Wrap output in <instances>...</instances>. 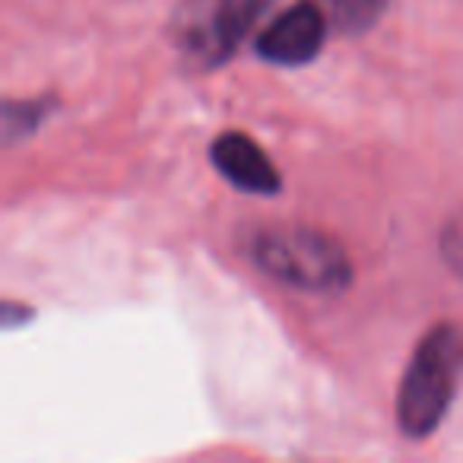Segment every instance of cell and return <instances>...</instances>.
Here are the masks:
<instances>
[{
	"instance_id": "9",
	"label": "cell",
	"mask_w": 463,
	"mask_h": 463,
	"mask_svg": "<svg viewBox=\"0 0 463 463\" xmlns=\"http://www.w3.org/2000/svg\"><path fill=\"white\" fill-rule=\"evenodd\" d=\"M29 317V308H23V305H14V302H7L4 305V327H16V321H26Z\"/></svg>"
},
{
	"instance_id": "3",
	"label": "cell",
	"mask_w": 463,
	"mask_h": 463,
	"mask_svg": "<svg viewBox=\"0 0 463 463\" xmlns=\"http://www.w3.org/2000/svg\"><path fill=\"white\" fill-rule=\"evenodd\" d=\"M270 4L277 0H206L203 14L187 26V48L200 64H222L248 39Z\"/></svg>"
},
{
	"instance_id": "5",
	"label": "cell",
	"mask_w": 463,
	"mask_h": 463,
	"mask_svg": "<svg viewBox=\"0 0 463 463\" xmlns=\"http://www.w3.org/2000/svg\"><path fill=\"white\" fill-rule=\"evenodd\" d=\"M210 159L216 172L229 181L232 187H239L245 194H258V197H273L279 194L283 181L267 153L251 140V137L239 134V130H225L213 140Z\"/></svg>"
},
{
	"instance_id": "2",
	"label": "cell",
	"mask_w": 463,
	"mask_h": 463,
	"mask_svg": "<svg viewBox=\"0 0 463 463\" xmlns=\"http://www.w3.org/2000/svg\"><path fill=\"white\" fill-rule=\"evenodd\" d=\"M463 374V327L444 321L419 340L397 393V422L410 438H425L448 416Z\"/></svg>"
},
{
	"instance_id": "8",
	"label": "cell",
	"mask_w": 463,
	"mask_h": 463,
	"mask_svg": "<svg viewBox=\"0 0 463 463\" xmlns=\"http://www.w3.org/2000/svg\"><path fill=\"white\" fill-rule=\"evenodd\" d=\"M438 248H441V258L448 264V270L463 279V206L444 222Z\"/></svg>"
},
{
	"instance_id": "4",
	"label": "cell",
	"mask_w": 463,
	"mask_h": 463,
	"mask_svg": "<svg viewBox=\"0 0 463 463\" xmlns=\"http://www.w3.org/2000/svg\"><path fill=\"white\" fill-rule=\"evenodd\" d=\"M330 20L317 0L292 4L289 10L277 16L254 42V52L260 61L277 67H302L317 58V52L327 42Z\"/></svg>"
},
{
	"instance_id": "1",
	"label": "cell",
	"mask_w": 463,
	"mask_h": 463,
	"mask_svg": "<svg viewBox=\"0 0 463 463\" xmlns=\"http://www.w3.org/2000/svg\"><path fill=\"white\" fill-rule=\"evenodd\" d=\"M248 258L260 273L289 289L334 296L353 283V260L346 248L334 235L311 225H258L248 235Z\"/></svg>"
},
{
	"instance_id": "6",
	"label": "cell",
	"mask_w": 463,
	"mask_h": 463,
	"mask_svg": "<svg viewBox=\"0 0 463 463\" xmlns=\"http://www.w3.org/2000/svg\"><path fill=\"white\" fill-rule=\"evenodd\" d=\"M327 14L330 29L343 35H362L387 14L391 0H317Z\"/></svg>"
},
{
	"instance_id": "7",
	"label": "cell",
	"mask_w": 463,
	"mask_h": 463,
	"mask_svg": "<svg viewBox=\"0 0 463 463\" xmlns=\"http://www.w3.org/2000/svg\"><path fill=\"white\" fill-rule=\"evenodd\" d=\"M45 115L48 99H42V102H7L4 105V140L14 143L20 137L33 134Z\"/></svg>"
}]
</instances>
